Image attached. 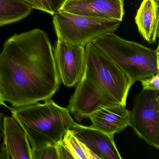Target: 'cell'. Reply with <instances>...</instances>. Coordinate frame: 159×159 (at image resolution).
<instances>
[{
	"mask_svg": "<svg viewBox=\"0 0 159 159\" xmlns=\"http://www.w3.org/2000/svg\"><path fill=\"white\" fill-rule=\"evenodd\" d=\"M60 81L49 36L35 29L15 34L0 52V95L13 107L45 101Z\"/></svg>",
	"mask_w": 159,
	"mask_h": 159,
	"instance_id": "1",
	"label": "cell"
},
{
	"mask_svg": "<svg viewBox=\"0 0 159 159\" xmlns=\"http://www.w3.org/2000/svg\"><path fill=\"white\" fill-rule=\"evenodd\" d=\"M84 48V73L67 107L78 121L104 107H126L128 93L135 83L93 43Z\"/></svg>",
	"mask_w": 159,
	"mask_h": 159,
	"instance_id": "2",
	"label": "cell"
},
{
	"mask_svg": "<svg viewBox=\"0 0 159 159\" xmlns=\"http://www.w3.org/2000/svg\"><path fill=\"white\" fill-rule=\"evenodd\" d=\"M10 110L12 117L25 131L32 148L55 145L68 130L78 125L68 108L58 106L52 98L43 104L38 102Z\"/></svg>",
	"mask_w": 159,
	"mask_h": 159,
	"instance_id": "3",
	"label": "cell"
},
{
	"mask_svg": "<svg viewBox=\"0 0 159 159\" xmlns=\"http://www.w3.org/2000/svg\"><path fill=\"white\" fill-rule=\"evenodd\" d=\"M93 43L135 82L159 72V46L153 50L114 33L100 37Z\"/></svg>",
	"mask_w": 159,
	"mask_h": 159,
	"instance_id": "4",
	"label": "cell"
},
{
	"mask_svg": "<svg viewBox=\"0 0 159 159\" xmlns=\"http://www.w3.org/2000/svg\"><path fill=\"white\" fill-rule=\"evenodd\" d=\"M121 21L94 18L59 11L53 16V24L57 39L85 47L100 37L113 34Z\"/></svg>",
	"mask_w": 159,
	"mask_h": 159,
	"instance_id": "5",
	"label": "cell"
},
{
	"mask_svg": "<svg viewBox=\"0 0 159 159\" xmlns=\"http://www.w3.org/2000/svg\"><path fill=\"white\" fill-rule=\"evenodd\" d=\"M159 91H142L134 98L131 126L150 146L159 148Z\"/></svg>",
	"mask_w": 159,
	"mask_h": 159,
	"instance_id": "6",
	"label": "cell"
},
{
	"mask_svg": "<svg viewBox=\"0 0 159 159\" xmlns=\"http://www.w3.org/2000/svg\"><path fill=\"white\" fill-rule=\"evenodd\" d=\"M60 82L71 87L81 80L85 69V48L57 39L52 48Z\"/></svg>",
	"mask_w": 159,
	"mask_h": 159,
	"instance_id": "7",
	"label": "cell"
},
{
	"mask_svg": "<svg viewBox=\"0 0 159 159\" xmlns=\"http://www.w3.org/2000/svg\"><path fill=\"white\" fill-rule=\"evenodd\" d=\"M59 11L121 22L124 15L123 0H66Z\"/></svg>",
	"mask_w": 159,
	"mask_h": 159,
	"instance_id": "8",
	"label": "cell"
},
{
	"mask_svg": "<svg viewBox=\"0 0 159 159\" xmlns=\"http://www.w3.org/2000/svg\"><path fill=\"white\" fill-rule=\"evenodd\" d=\"M0 159H31V148L24 129L12 117L3 119Z\"/></svg>",
	"mask_w": 159,
	"mask_h": 159,
	"instance_id": "9",
	"label": "cell"
},
{
	"mask_svg": "<svg viewBox=\"0 0 159 159\" xmlns=\"http://www.w3.org/2000/svg\"><path fill=\"white\" fill-rule=\"evenodd\" d=\"M73 134L98 159H121L115 145L114 135L78 124Z\"/></svg>",
	"mask_w": 159,
	"mask_h": 159,
	"instance_id": "10",
	"label": "cell"
},
{
	"mask_svg": "<svg viewBox=\"0 0 159 159\" xmlns=\"http://www.w3.org/2000/svg\"><path fill=\"white\" fill-rule=\"evenodd\" d=\"M88 119L92 122L90 126L112 135L131 126L130 111L121 105L104 107L92 113Z\"/></svg>",
	"mask_w": 159,
	"mask_h": 159,
	"instance_id": "11",
	"label": "cell"
},
{
	"mask_svg": "<svg viewBox=\"0 0 159 159\" xmlns=\"http://www.w3.org/2000/svg\"><path fill=\"white\" fill-rule=\"evenodd\" d=\"M159 0H143L135 18L139 33L150 44L159 38Z\"/></svg>",
	"mask_w": 159,
	"mask_h": 159,
	"instance_id": "12",
	"label": "cell"
},
{
	"mask_svg": "<svg viewBox=\"0 0 159 159\" xmlns=\"http://www.w3.org/2000/svg\"><path fill=\"white\" fill-rule=\"evenodd\" d=\"M32 10L24 0H0V27L25 19Z\"/></svg>",
	"mask_w": 159,
	"mask_h": 159,
	"instance_id": "13",
	"label": "cell"
},
{
	"mask_svg": "<svg viewBox=\"0 0 159 159\" xmlns=\"http://www.w3.org/2000/svg\"><path fill=\"white\" fill-rule=\"evenodd\" d=\"M62 142L68 152L74 159H98L87 147L73 134L68 130L62 139Z\"/></svg>",
	"mask_w": 159,
	"mask_h": 159,
	"instance_id": "14",
	"label": "cell"
},
{
	"mask_svg": "<svg viewBox=\"0 0 159 159\" xmlns=\"http://www.w3.org/2000/svg\"><path fill=\"white\" fill-rule=\"evenodd\" d=\"M31 159H59L56 147L48 145L39 148H32Z\"/></svg>",
	"mask_w": 159,
	"mask_h": 159,
	"instance_id": "15",
	"label": "cell"
},
{
	"mask_svg": "<svg viewBox=\"0 0 159 159\" xmlns=\"http://www.w3.org/2000/svg\"><path fill=\"white\" fill-rule=\"evenodd\" d=\"M32 9L39 10L42 11L53 16V11L48 0H24Z\"/></svg>",
	"mask_w": 159,
	"mask_h": 159,
	"instance_id": "16",
	"label": "cell"
},
{
	"mask_svg": "<svg viewBox=\"0 0 159 159\" xmlns=\"http://www.w3.org/2000/svg\"><path fill=\"white\" fill-rule=\"evenodd\" d=\"M140 81L143 87V90L159 91V72L150 78L141 80Z\"/></svg>",
	"mask_w": 159,
	"mask_h": 159,
	"instance_id": "17",
	"label": "cell"
},
{
	"mask_svg": "<svg viewBox=\"0 0 159 159\" xmlns=\"http://www.w3.org/2000/svg\"><path fill=\"white\" fill-rule=\"evenodd\" d=\"M66 1V0H48L54 14L60 10Z\"/></svg>",
	"mask_w": 159,
	"mask_h": 159,
	"instance_id": "18",
	"label": "cell"
},
{
	"mask_svg": "<svg viewBox=\"0 0 159 159\" xmlns=\"http://www.w3.org/2000/svg\"><path fill=\"white\" fill-rule=\"evenodd\" d=\"M3 119L4 116L3 114L0 112V143L2 137V130H3Z\"/></svg>",
	"mask_w": 159,
	"mask_h": 159,
	"instance_id": "19",
	"label": "cell"
},
{
	"mask_svg": "<svg viewBox=\"0 0 159 159\" xmlns=\"http://www.w3.org/2000/svg\"><path fill=\"white\" fill-rule=\"evenodd\" d=\"M1 105H2V106H6L7 107V106H6V104L4 103V101L2 100V98L1 96L0 95V106H1Z\"/></svg>",
	"mask_w": 159,
	"mask_h": 159,
	"instance_id": "20",
	"label": "cell"
}]
</instances>
